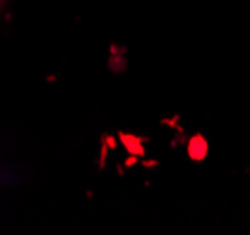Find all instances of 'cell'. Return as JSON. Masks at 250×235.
<instances>
[{
    "label": "cell",
    "instance_id": "obj_1",
    "mask_svg": "<svg viewBox=\"0 0 250 235\" xmlns=\"http://www.w3.org/2000/svg\"><path fill=\"white\" fill-rule=\"evenodd\" d=\"M2 4H4V0H0V8H2Z\"/></svg>",
    "mask_w": 250,
    "mask_h": 235
}]
</instances>
